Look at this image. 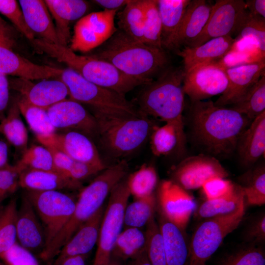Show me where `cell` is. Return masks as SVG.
I'll list each match as a JSON object with an SVG mask.
<instances>
[{
    "label": "cell",
    "instance_id": "obj_1",
    "mask_svg": "<svg viewBox=\"0 0 265 265\" xmlns=\"http://www.w3.org/2000/svg\"><path fill=\"white\" fill-rule=\"evenodd\" d=\"M190 102V133L203 154L216 158L233 154L251 121L230 107L215 106L211 100Z\"/></svg>",
    "mask_w": 265,
    "mask_h": 265
},
{
    "label": "cell",
    "instance_id": "obj_2",
    "mask_svg": "<svg viewBox=\"0 0 265 265\" xmlns=\"http://www.w3.org/2000/svg\"><path fill=\"white\" fill-rule=\"evenodd\" d=\"M91 56L109 62L126 75L146 84L169 67L164 50L136 41L119 30Z\"/></svg>",
    "mask_w": 265,
    "mask_h": 265
},
{
    "label": "cell",
    "instance_id": "obj_3",
    "mask_svg": "<svg viewBox=\"0 0 265 265\" xmlns=\"http://www.w3.org/2000/svg\"><path fill=\"white\" fill-rule=\"evenodd\" d=\"M128 169L127 162L122 160L106 168L89 185L81 189L71 218L40 254L42 260L46 262L53 260L80 226L103 206L107 195L125 178Z\"/></svg>",
    "mask_w": 265,
    "mask_h": 265
},
{
    "label": "cell",
    "instance_id": "obj_4",
    "mask_svg": "<svg viewBox=\"0 0 265 265\" xmlns=\"http://www.w3.org/2000/svg\"><path fill=\"white\" fill-rule=\"evenodd\" d=\"M34 47L65 64L87 80L125 95L135 87L146 85L131 78L106 61L77 54L68 46L48 42L39 38L31 41Z\"/></svg>",
    "mask_w": 265,
    "mask_h": 265
},
{
    "label": "cell",
    "instance_id": "obj_5",
    "mask_svg": "<svg viewBox=\"0 0 265 265\" xmlns=\"http://www.w3.org/2000/svg\"><path fill=\"white\" fill-rule=\"evenodd\" d=\"M184 75L183 68L168 67L156 80L145 85L138 100L140 111L165 123L184 124Z\"/></svg>",
    "mask_w": 265,
    "mask_h": 265
},
{
    "label": "cell",
    "instance_id": "obj_6",
    "mask_svg": "<svg viewBox=\"0 0 265 265\" xmlns=\"http://www.w3.org/2000/svg\"><path fill=\"white\" fill-rule=\"evenodd\" d=\"M67 86L70 99L91 106L94 114L111 117L139 116L143 114L125 95L95 84L68 68L57 78Z\"/></svg>",
    "mask_w": 265,
    "mask_h": 265
},
{
    "label": "cell",
    "instance_id": "obj_7",
    "mask_svg": "<svg viewBox=\"0 0 265 265\" xmlns=\"http://www.w3.org/2000/svg\"><path fill=\"white\" fill-rule=\"evenodd\" d=\"M93 116L102 144L117 158L126 157L138 149L155 127L145 114L134 117Z\"/></svg>",
    "mask_w": 265,
    "mask_h": 265
},
{
    "label": "cell",
    "instance_id": "obj_8",
    "mask_svg": "<svg viewBox=\"0 0 265 265\" xmlns=\"http://www.w3.org/2000/svg\"><path fill=\"white\" fill-rule=\"evenodd\" d=\"M245 208L244 203L233 213L205 219L197 227L190 239L189 265H206L224 238L238 226L244 215Z\"/></svg>",
    "mask_w": 265,
    "mask_h": 265
},
{
    "label": "cell",
    "instance_id": "obj_9",
    "mask_svg": "<svg viewBox=\"0 0 265 265\" xmlns=\"http://www.w3.org/2000/svg\"><path fill=\"white\" fill-rule=\"evenodd\" d=\"M24 195L32 205L44 227L47 247L71 218L76 201L58 190H26Z\"/></svg>",
    "mask_w": 265,
    "mask_h": 265
},
{
    "label": "cell",
    "instance_id": "obj_10",
    "mask_svg": "<svg viewBox=\"0 0 265 265\" xmlns=\"http://www.w3.org/2000/svg\"><path fill=\"white\" fill-rule=\"evenodd\" d=\"M124 178L112 189L102 220L93 265H108L116 240L123 226L124 215L130 195Z\"/></svg>",
    "mask_w": 265,
    "mask_h": 265
},
{
    "label": "cell",
    "instance_id": "obj_11",
    "mask_svg": "<svg viewBox=\"0 0 265 265\" xmlns=\"http://www.w3.org/2000/svg\"><path fill=\"white\" fill-rule=\"evenodd\" d=\"M117 10L105 9L80 19L74 26L69 48L85 53L103 45L117 30L114 22Z\"/></svg>",
    "mask_w": 265,
    "mask_h": 265
},
{
    "label": "cell",
    "instance_id": "obj_12",
    "mask_svg": "<svg viewBox=\"0 0 265 265\" xmlns=\"http://www.w3.org/2000/svg\"><path fill=\"white\" fill-rule=\"evenodd\" d=\"M247 12L243 0H216L203 29L186 47H195L213 38L236 34Z\"/></svg>",
    "mask_w": 265,
    "mask_h": 265
},
{
    "label": "cell",
    "instance_id": "obj_13",
    "mask_svg": "<svg viewBox=\"0 0 265 265\" xmlns=\"http://www.w3.org/2000/svg\"><path fill=\"white\" fill-rule=\"evenodd\" d=\"M227 85L224 69L212 63L196 66L185 72L183 89L193 102L221 95Z\"/></svg>",
    "mask_w": 265,
    "mask_h": 265
},
{
    "label": "cell",
    "instance_id": "obj_14",
    "mask_svg": "<svg viewBox=\"0 0 265 265\" xmlns=\"http://www.w3.org/2000/svg\"><path fill=\"white\" fill-rule=\"evenodd\" d=\"M228 176L227 170L216 158L201 154L187 157L176 165L171 181L188 190L202 187L211 178H226Z\"/></svg>",
    "mask_w": 265,
    "mask_h": 265
},
{
    "label": "cell",
    "instance_id": "obj_15",
    "mask_svg": "<svg viewBox=\"0 0 265 265\" xmlns=\"http://www.w3.org/2000/svg\"><path fill=\"white\" fill-rule=\"evenodd\" d=\"M43 146L58 150L74 160L92 165L103 170L106 167L92 141L84 134L67 131L36 136Z\"/></svg>",
    "mask_w": 265,
    "mask_h": 265
},
{
    "label": "cell",
    "instance_id": "obj_16",
    "mask_svg": "<svg viewBox=\"0 0 265 265\" xmlns=\"http://www.w3.org/2000/svg\"><path fill=\"white\" fill-rule=\"evenodd\" d=\"M158 200L161 214L185 229L196 209L193 197L171 180H164L159 186Z\"/></svg>",
    "mask_w": 265,
    "mask_h": 265
},
{
    "label": "cell",
    "instance_id": "obj_17",
    "mask_svg": "<svg viewBox=\"0 0 265 265\" xmlns=\"http://www.w3.org/2000/svg\"><path fill=\"white\" fill-rule=\"evenodd\" d=\"M47 111L56 130L76 131L85 135L97 132L94 116L75 101L66 99L51 106Z\"/></svg>",
    "mask_w": 265,
    "mask_h": 265
},
{
    "label": "cell",
    "instance_id": "obj_18",
    "mask_svg": "<svg viewBox=\"0 0 265 265\" xmlns=\"http://www.w3.org/2000/svg\"><path fill=\"white\" fill-rule=\"evenodd\" d=\"M9 82L10 89L18 92L30 104L46 110L69 96L67 86L58 79H46L34 83L31 80L16 78Z\"/></svg>",
    "mask_w": 265,
    "mask_h": 265
},
{
    "label": "cell",
    "instance_id": "obj_19",
    "mask_svg": "<svg viewBox=\"0 0 265 265\" xmlns=\"http://www.w3.org/2000/svg\"><path fill=\"white\" fill-rule=\"evenodd\" d=\"M228 85L214 105L225 107L237 103L259 80L265 75V59L254 63H246L224 69Z\"/></svg>",
    "mask_w": 265,
    "mask_h": 265
},
{
    "label": "cell",
    "instance_id": "obj_20",
    "mask_svg": "<svg viewBox=\"0 0 265 265\" xmlns=\"http://www.w3.org/2000/svg\"><path fill=\"white\" fill-rule=\"evenodd\" d=\"M17 242L34 254H40L46 247L44 227L34 209L23 195L18 209Z\"/></svg>",
    "mask_w": 265,
    "mask_h": 265
},
{
    "label": "cell",
    "instance_id": "obj_21",
    "mask_svg": "<svg viewBox=\"0 0 265 265\" xmlns=\"http://www.w3.org/2000/svg\"><path fill=\"white\" fill-rule=\"evenodd\" d=\"M212 5L205 0H190L178 30L164 49L187 47L193 41L206 25Z\"/></svg>",
    "mask_w": 265,
    "mask_h": 265
},
{
    "label": "cell",
    "instance_id": "obj_22",
    "mask_svg": "<svg viewBox=\"0 0 265 265\" xmlns=\"http://www.w3.org/2000/svg\"><path fill=\"white\" fill-rule=\"evenodd\" d=\"M61 71V69L35 64L0 46V73L32 80L57 78Z\"/></svg>",
    "mask_w": 265,
    "mask_h": 265
},
{
    "label": "cell",
    "instance_id": "obj_23",
    "mask_svg": "<svg viewBox=\"0 0 265 265\" xmlns=\"http://www.w3.org/2000/svg\"><path fill=\"white\" fill-rule=\"evenodd\" d=\"M236 41L230 36L217 37L195 47H184L176 53L183 59L186 72L197 65L216 63L232 50Z\"/></svg>",
    "mask_w": 265,
    "mask_h": 265
},
{
    "label": "cell",
    "instance_id": "obj_24",
    "mask_svg": "<svg viewBox=\"0 0 265 265\" xmlns=\"http://www.w3.org/2000/svg\"><path fill=\"white\" fill-rule=\"evenodd\" d=\"M104 212L103 206L82 224L61 248L56 258L87 255L98 242Z\"/></svg>",
    "mask_w": 265,
    "mask_h": 265
},
{
    "label": "cell",
    "instance_id": "obj_25",
    "mask_svg": "<svg viewBox=\"0 0 265 265\" xmlns=\"http://www.w3.org/2000/svg\"><path fill=\"white\" fill-rule=\"evenodd\" d=\"M158 224L163 239L166 265H189L190 240L185 229L161 214Z\"/></svg>",
    "mask_w": 265,
    "mask_h": 265
},
{
    "label": "cell",
    "instance_id": "obj_26",
    "mask_svg": "<svg viewBox=\"0 0 265 265\" xmlns=\"http://www.w3.org/2000/svg\"><path fill=\"white\" fill-rule=\"evenodd\" d=\"M245 167L253 165L265 151V111L253 120L238 140L236 150Z\"/></svg>",
    "mask_w": 265,
    "mask_h": 265
},
{
    "label": "cell",
    "instance_id": "obj_27",
    "mask_svg": "<svg viewBox=\"0 0 265 265\" xmlns=\"http://www.w3.org/2000/svg\"><path fill=\"white\" fill-rule=\"evenodd\" d=\"M44 1L55 21V29L60 44L67 46L70 36V24L83 17L88 10V3L82 0Z\"/></svg>",
    "mask_w": 265,
    "mask_h": 265
},
{
    "label": "cell",
    "instance_id": "obj_28",
    "mask_svg": "<svg viewBox=\"0 0 265 265\" xmlns=\"http://www.w3.org/2000/svg\"><path fill=\"white\" fill-rule=\"evenodd\" d=\"M19 3L26 24L34 35L37 34L48 42L60 44L55 25L44 0H20Z\"/></svg>",
    "mask_w": 265,
    "mask_h": 265
},
{
    "label": "cell",
    "instance_id": "obj_29",
    "mask_svg": "<svg viewBox=\"0 0 265 265\" xmlns=\"http://www.w3.org/2000/svg\"><path fill=\"white\" fill-rule=\"evenodd\" d=\"M19 186L33 191H60L78 189L81 183L75 181L61 173L53 171L26 169L19 175Z\"/></svg>",
    "mask_w": 265,
    "mask_h": 265
},
{
    "label": "cell",
    "instance_id": "obj_30",
    "mask_svg": "<svg viewBox=\"0 0 265 265\" xmlns=\"http://www.w3.org/2000/svg\"><path fill=\"white\" fill-rule=\"evenodd\" d=\"M21 114L17 97L10 99L5 117L0 122V134L22 155L27 148L28 134Z\"/></svg>",
    "mask_w": 265,
    "mask_h": 265
},
{
    "label": "cell",
    "instance_id": "obj_31",
    "mask_svg": "<svg viewBox=\"0 0 265 265\" xmlns=\"http://www.w3.org/2000/svg\"><path fill=\"white\" fill-rule=\"evenodd\" d=\"M150 140L151 151L154 155H167L184 145V124L167 123L161 127L155 126Z\"/></svg>",
    "mask_w": 265,
    "mask_h": 265
},
{
    "label": "cell",
    "instance_id": "obj_32",
    "mask_svg": "<svg viewBox=\"0 0 265 265\" xmlns=\"http://www.w3.org/2000/svg\"><path fill=\"white\" fill-rule=\"evenodd\" d=\"M161 23V45L164 48L178 30L190 0H157Z\"/></svg>",
    "mask_w": 265,
    "mask_h": 265
},
{
    "label": "cell",
    "instance_id": "obj_33",
    "mask_svg": "<svg viewBox=\"0 0 265 265\" xmlns=\"http://www.w3.org/2000/svg\"><path fill=\"white\" fill-rule=\"evenodd\" d=\"M117 17L119 30L143 42L145 16L142 0H129Z\"/></svg>",
    "mask_w": 265,
    "mask_h": 265
},
{
    "label": "cell",
    "instance_id": "obj_34",
    "mask_svg": "<svg viewBox=\"0 0 265 265\" xmlns=\"http://www.w3.org/2000/svg\"><path fill=\"white\" fill-rule=\"evenodd\" d=\"M244 203L241 187L237 184L234 192L224 197L206 200L197 211V215L202 218L225 216L236 212Z\"/></svg>",
    "mask_w": 265,
    "mask_h": 265
},
{
    "label": "cell",
    "instance_id": "obj_35",
    "mask_svg": "<svg viewBox=\"0 0 265 265\" xmlns=\"http://www.w3.org/2000/svg\"><path fill=\"white\" fill-rule=\"evenodd\" d=\"M252 121L265 111V75L237 103L229 107Z\"/></svg>",
    "mask_w": 265,
    "mask_h": 265
},
{
    "label": "cell",
    "instance_id": "obj_36",
    "mask_svg": "<svg viewBox=\"0 0 265 265\" xmlns=\"http://www.w3.org/2000/svg\"><path fill=\"white\" fill-rule=\"evenodd\" d=\"M244 203L250 206L265 204V168L263 165L251 169L239 178Z\"/></svg>",
    "mask_w": 265,
    "mask_h": 265
},
{
    "label": "cell",
    "instance_id": "obj_37",
    "mask_svg": "<svg viewBox=\"0 0 265 265\" xmlns=\"http://www.w3.org/2000/svg\"><path fill=\"white\" fill-rule=\"evenodd\" d=\"M145 240V232L140 228H125L116 240L112 256L118 260L132 259L144 249Z\"/></svg>",
    "mask_w": 265,
    "mask_h": 265
},
{
    "label": "cell",
    "instance_id": "obj_38",
    "mask_svg": "<svg viewBox=\"0 0 265 265\" xmlns=\"http://www.w3.org/2000/svg\"><path fill=\"white\" fill-rule=\"evenodd\" d=\"M17 102L21 114L36 136L55 132L46 109L30 104L20 95Z\"/></svg>",
    "mask_w": 265,
    "mask_h": 265
},
{
    "label": "cell",
    "instance_id": "obj_39",
    "mask_svg": "<svg viewBox=\"0 0 265 265\" xmlns=\"http://www.w3.org/2000/svg\"><path fill=\"white\" fill-rule=\"evenodd\" d=\"M17 213L15 198L0 211V259L17 243Z\"/></svg>",
    "mask_w": 265,
    "mask_h": 265
},
{
    "label": "cell",
    "instance_id": "obj_40",
    "mask_svg": "<svg viewBox=\"0 0 265 265\" xmlns=\"http://www.w3.org/2000/svg\"><path fill=\"white\" fill-rule=\"evenodd\" d=\"M156 198L153 194L145 198L136 199L127 205L124 215L125 228H140L146 225L154 217Z\"/></svg>",
    "mask_w": 265,
    "mask_h": 265
},
{
    "label": "cell",
    "instance_id": "obj_41",
    "mask_svg": "<svg viewBox=\"0 0 265 265\" xmlns=\"http://www.w3.org/2000/svg\"><path fill=\"white\" fill-rule=\"evenodd\" d=\"M130 194L135 199L143 198L153 194L158 183V175L155 168L143 164L132 173L127 179Z\"/></svg>",
    "mask_w": 265,
    "mask_h": 265
},
{
    "label": "cell",
    "instance_id": "obj_42",
    "mask_svg": "<svg viewBox=\"0 0 265 265\" xmlns=\"http://www.w3.org/2000/svg\"><path fill=\"white\" fill-rule=\"evenodd\" d=\"M144 11L143 42L149 46L163 49L161 23L157 0H142Z\"/></svg>",
    "mask_w": 265,
    "mask_h": 265
},
{
    "label": "cell",
    "instance_id": "obj_43",
    "mask_svg": "<svg viewBox=\"0 0 265 265\" xmlns=\"http://www.w3.org/2000/svg\"><path fill=\"white\" fill-rule=\"evenodd\" d=\"M15 165L20 173L26 169L58 172L51 152L43 145H33L27 148Z\"/></svg>",
    "mask_w": 265,
    "mask_h": 265
},
{
    "label": "cell",
    "instance_id": "obj_44",
    "mask_svg": "<svg viewBox=\"0 0 265 265\" xmlns=\"http://www.w3.org/2000/svg\"><path fill=\"white\" fill-rule=\"evenodd\" d=\"M216 265H265L263 245L246 244L225 255Z\"/></svg>",
    "mask_w": 265,
    "mask_h": 265
},
{
    "label": "cell",
    "instance_id": "obj_45",
    "mask_svg": "<svg viewBox=\"0 0 265 265\" xmlns=\"http://www.w3.org/2000/svg\"><path fill=\"white\" fill-rule=\"evenodd\" d=\"M144 250L152 265H166L164 245L159 224L154 216L146 225Z\"/></svg>",
    "mask_w": 265,
    "mask_h": 265
},
{
    "label": "cell",
    "instance_id": "obj_46",
    "mask_svg": "<svg viewBox=\"0 0 265 265\" xmlns=\"http://www.w3.org/2000/svg\"><path fill=\"white\" fill-rule=\"evenodd\" d=\"M238 37H252L262 56L265 53V18L247 12L236 33Z\"/></svg>",
    "mask_w": 265,
    "mask_h": 265
},
{
    "label": "cell",
    "instance_id": "obj_47",
    "mask_svg": "<svg viewBox=\"0 0 265 265\" xmlns=\"http://www.w3.org/2000/svg\"><path fill=\"white\" fill-rule=\"evenodd\" d=\"M0 13L7 18L16 29L32 41L34 34L27 26L22 9L15 0H0Z\"/></svg>",
    "mask_w": 265,
    "mask_h": 265
},
{
    "label": "cell",
    "instance_id": "obj_48",
    "mask_svg": "<svg viewBox=\"0 0 265 265\" xmlns=\"http://www.w3.org/2000/svg\"><path fill=\"white\" fill-rule=\"evenodd\" d=\"M236 186V184L229 180L217 177L206 182L202 188L206 200H209L222 198L231 194Z\"/></svg>",
    "mask_w": 265,
    "mask_h": 265
},
{
    "label": "cell",
    "instance_id": "obj_49",
    "mask_svg": "<svg viewBox=\"0 0 265 265\" xmlns=\"http://www.w3.org/2000/svg\"><path fill=\"white\" fill-rule=\"evenodd\" d=\"M246 244L263 245L265 241V214L262 212L251 220L244 231Z\"/></svg>",
    "mask_w": 265,
    "mask_h": 265
},
{
    "label": "cell",
    "instance_id": "obj_50",
    "mask_svg": "<svg viewBox=\"0 0 265 265\" xmlns=\"http://www.w3.org/2000/svg\"><path fill=\"white\" fill-rule=\"evenodd\" d=\"M20 174L15 165L0 169V203L18 189Z\"/></svg>",
    "mask_w": 265,
    "mask_h": 265
},
{
    "label": "cell",
    "instance_id": "obj_51",
    "mask_svg": "<svg viewBox=\"0 0 265 265\" xmlns=\"http://www.w3.org/2000/svg\"><path fill=\"white\" fill-rule=\"evenodd\" d=\"M0 260L7 265H39L34 255L17 242Z\"/></svg>",
    "mask_w": 265,
    "mask_h": 265
},
{
    "label": "cell",
    "instance_id": "obj_52",
    "mask_svg": "<svg viewBox=\"0 0 265 265\" xmlns=\"http://www.w3.org/2000/svg\"><path fill=\"white\" fill-rule=\"evenodd\" d=\"M47 148L52 154L54 165L57 171L69 177L68 174L75 160L58 150L52 148Z\"/></svg>",
    "mask_w": 265,
    "mask_h": 265
},
{
    "label": "cell",
    "instance_id": "obj_53",
    "mask_svg": "<svg viewBox=\"0 0 265 265\" xmlns=\"http://www.w3.org/2000/svg\"><path fill=\"white\" fill-rule=\"evenodd\" d=\"M16 43L14 28L0 16V46L13 50Z\"/></svg>",
    "mask_w": 265,
    "mask_h": 265
},
{
    "label": "cell",
    "instance_id": "obj_54",
    "mask_svg": "<svg viewBox=\"0 0 265 265\" xmlns=\"http://www.w3.org/2000/svg\"><path fill=\"white\" fill-rule=\"evenodd\" d=\"M10 89L7 76L0 73V122L5 118L10 103Z\"/></svg>",
    "mask_w": 265,
    "mask_h": 265
},
{
    "label": "cell",
    "instance_id": "obj_55",
    "mask_svg": "<svg viewBox=\"0 0 265 265\" xmlns=\"http://www.w3.org/2000/svg\"><path fill=\"white\" fill-rule=\"evenodd\" d=\"M245 4L247 10L250 14L265 18V0H246Z\"/></svg>",
    "mask_w": 265,
    "mask_h": 265
},
{
    "label": "cell",
    "instance_id": "obj_56",
    "mask_svg": "<svg viewBox=\"0 0 265 265\" xmlns=\"http://www.w3.org/2000/svg\"><path fill=\"white\" fill-rule=\"evenodd\" d=\"M87 255L70 256L57 259L53 262V265H85Z\"/></svg>",
    "mask_w": 265,
    "mask_h": 265
},
{
    "label": "cell",
    "instance_id": "obj_57",
    "mask_svg": "<svg viewBox=\"0 0 265 265\" xmlns=\"http://www.w3.org/2000/svg\"><path fill=\"white\" fill-rule=\"evenodd\" d=\"M129 0H96L93 1L107 10H118L125 6Z\"/></svg>",
    "mask_w": 265,
    "mask_h": 265
},
{
    "label": "cell",
    "instance_id": "obj_58",
    "mask_svg": "<svg viewBox=\"0 0 265 265\" xmlns=\"http://www.w3.org/2000/svg\"><path fill=\"white\" fill-rule=\"evenodd\" d=\"M8 145L5 139L0 136V169L9 165L8 162Z\"/></svg>",
    "mask_w": 265,
    "mask_h": 265
},
{
    "label": "cell",
    "instance_id": "obj_59",
    "mask_svg": "<svg viewBox=\"0 0 265 265\" xmlns=\"http://www.w3.org/2000/svg\"><path fill=\"white\" fill-rule=\"evenodd\" d=\"M132 260L131 265H152L147 257L144 249Z\"/></svg>",
    "mask_w": 265,
    "mask_h": 265
},
{
    "label": "cell",
    "instance_id": "obj_60",
    "mask_svg": "<svg viewBox=\"0 0 265 265\" xmlns=\"http://www.w3.org/2000/svg\"><path fill=\"white\" fill-rule=\"evenodd\" d=\"M108 265H123L119 260L117 259H113L111 258V260Z\"/></svg>",
    "mask_w": 265,
    "mask_h": 265
},
{
    "label": "cell",
    "instance_id": "obj_61",
    "mask_svg": "<svg viewBox=\"0 0 265 265\" xmlns=\"http://www.w3.org/2000/svg\"><path fill=\"white\" fill-rule=\"evenodd\" d=\"M46 265H53V260L47 262Z\"/></svg>",
    "mask_w": 265,
    "mask_h": 265
},
{
    "label": "cell",
    "instance_id": "obj_62",
    "mask_svg": "<svg viewBox=\"0 0 265 265\" xmlns=\"http://www.w3.org/2000/svg\"><path fill=\"white\" fill-rule=\"evenodd\" d=\"M0 265H7L6 264H5L2 261H0Z\"/></svg>",
    "mask_w": 265,
    "mask_h": 265
},
{
    "label": "cell",
    "instance_id": "obj_63",
    "mask_svg": "<svg viewBox=\"0 0 265 265\" xmlns=\"http://www.w3.org/2000/svg\"><path fill=\"white\" fill-rule=\"evenodd\" d=\"M2 207L1 205V203H0V210H1V208H2Z\"/></svg>",
    "mask_w": 265,
    "mask_h": 265
},
{
    "label": "cell",
    "instance_id": "obj_64",
    "mask_svg": "<svg viewBox=\"0 0 265 265\" xmlns=\"http://www.w3.org/2000/svg\"></svg>",
    "mask_w": 265,
    "mask_h": 265
}]
</instances>
